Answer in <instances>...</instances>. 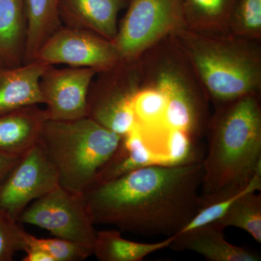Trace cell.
<instances>
[{
  "instance_id": "obj_26",
  "label": "cell",
  "mask_w": 261,
  "mask_h": 261,
  "mask_svg": "<svg viewBox=\"0 0 261 261\" xmlns=\"http://www.w3.org/2000/svg\"><path fill=\"white\" fill-rule=\"evenodd\" d=\"M27 234L21 224L0 208V261L13 260L17 252H25Z\"/></svg>"
},
{
  "instance_id": "obj_5",
  "label": "cell",
  "mask_w": 261,
  "mask_h": 261,
  "mask_svg": "<svg viewBox=\"0 0 261 261\" xmlns=\"http://www.w3.org/2000/svg\"><path fill=\"white\" fill-rule=\"evenodd\" d=\"M113 43L121 62H135L186 29L183 0H130Z\"/></svg>"
},
{
  "instance_id": "obj_15",
  "label": "cell",
  "mask_w": 261,
  "mask_h": 261,
  "mask_svg": "<svg viewBox=\"0 0 261 261\" xmlns=\"http://www.w3.org/2000/svg\"><path fill=\"white\" fill-rule=\"evenodd\" d=\"M49 65L34 61L15 68L0 66V116L44 104L39 82Z\"/></svg>"
},
{
  "instance_id": "obj_21",
  "label": "cell",
  "mask_w": 261,
  "mask_h": 261,
  "mask_svg": "<svg viewBox=\"0 0 261 261\" xmlns=\"http://www.w3.org/2000/svg\"><path fill=\"white\" fill-rule=\"evenodd\" d=\"M28 20V39L25 64L34 61L38 51L49 37L62 27L60 0H23Z\"/></svg>"
},
{
  "instance_id": "obj_9",
  "label": "cell",
  "mask_w": 261,
  "mask_h": 261,
  "mask_svg": "<svg viewBox=\"0 0 261 261\" xmlns=\"http://www.w3.org/2000/svg\"><path fill=\"white\" fill-rule=\"evenodd\" d=\"M34 61L92 68L97 73L111 69L121 62L112 41L94 32L63 25L43 44Z\"/></svg>"
},
{
  "instance_id": "obj_17",
  "label": "cell",
  "mask_w": 261,
  "mask_h": 261,
  "mask_svg": "<svg viewBox=\"0 0 261 261\" xmlns=\"http://www.w3.org/2000/svg\"><path fill=\"white\" fill-rule=\"evenodd\" d=\"M28 20L23 0H0V66L25 64Z\"/></svg>"
},
{
  "instance_id": "obj_4",
  "label": "cell",
  "mask_w": 261,
  "mask_h": 261,
  "mask_svg": "<svg viewBox=\"0 0 261 261\" xmlns=\"http://www.w3.org/2000/svg\"><path fill=\"white\" fill-rule=\"evenodd\" d=\"M122 136L88 117L47 120L37 144L58 174L60 187L83 194L113 155Z\"/></svg>"
},
{
  "instance_id": "obj_1",
  "label": "cell",
  "mask_w": 261,
  "mask_h": 261,
  "mask_svg": "<svg viewBox=\"0 0 261 261\" xmlns=\"http://www.w3.org/2000/svg\"><path fill=\"white\" fill-rule=\"evenodd\" d=\"M202 161L152 165L92 185L83 193L94 225L143 236L178 234L203 207Z\"/></svg>"
},
{
  "instance_id": "obj_14",
  "label": "cell",
  "mask_w": 261,
  "mask_h": 261,
  "mask_svg": "<svg viewBox=\"0 0 261 261\" xmlns=\"http://www.w3.org/2000/svg\"><path fill=\"white\" fill-rule=\"evenodd\" d=\"M217 221L181 231L175 235L171 248L190 250L210 261H260L255 252L228 243Z\"/></svg>"
},
{
  "instance_id": "obj_10",
  "label": "cell",
  "mask_w": 261,
  "mask_h": 261,
  "mask_svg": "<svg viewBox=\"0 0 261 261\" xmlns=\"http://www.w3.org/2000/svg\"><path fill=\"white\" fill-rule=\"evenodd\" d=\"M59 186L56 169L37 144L20 158L0 185V208L18 221L33 201Z\"/></svg>"
},
{
  "instance_id": "obj_22",
  "label": "cell",
  "mask_w": 261,
  "mask_h": 261,
  "mask_svg": "<svg viewBox=\"0 0 261 261\" xmlns=\"http://www.w3.org/2000/svg\"><path fill=\"white\" fill-rule=\"evenodd\" d=\"M167 99L164 94L149 85H142L133 100V110L137 123L144 126H164Z\"/></svg>"
},
{
  "instance_id": "obj_27",
  "label": "cell",
  "mask_w": 261,
  "mask_h": 261,
  "mask_svg": "<svg viewBox=\"0 0 261 261\" xmlns=\"http://www.w3.org/2000/svg\"><path fill=\"white\" fill-rule=\"evenodd\" d=\"M21 156L0 152V185Z\"/></svg>"
},
{
  "instance_id": "obj_18",
  "label": "cell",
  "mask_w": 261,
  "mask_h": 261,
  "mask_svg": "<svg viewBox=\"0 0 261 261\" xmlns=\"http://www.w3.org/2000/svg\"><path fill=\"white\" fill-rule=\"evenodd\" d=\"M237 1L183 0L186 29L207 35H230V20Z\"/></svg>"
},
{
  "instance_id": "obj_6",
  "label": "cell",
  "mask_w": 261,
  "mask_h": 261,
  "mask_svg": "<svg viewBox=\"0 0 261 261\" xmlns=\"http://www.w3.org/2000/svg\"><path fill=\"white\" fill-rule=\"evenodd\" d=\"M179 63L170 57L157 58V61L151 63L153 66L151 67L149 73L142 71V83H145L142 85L155 87L167 99L163 119L165 126L185 130L199 141L208 121L206 106L207 97L202 87L197 88L192 84Z\"/></svg>"
},
{
  "instance_id": "obj_3",
  "label": "cell",
  "mask_w": 261,
  "mask_h": 261,
  "mask_svg": "<svg viewBox=\"0 0 261 261\" xmlns=\"http://www.w3.org/2000/svg\"><path fill=\"white\" fill-rule=\"evenodd\" d=\"M216 107L261 90L260 41L185 29L169 37Z\"/></svg>"
},
{
  "instance_id": "obj_7",
  "label": "cell",
  "mask_w": 261,
  "mask_h": 261,
  "mask_svg": "<svg viewBox=\"0 0 261 261\" xmlns=\"http://www.w3.org/2000/svg\"><path fill=\"white\" fill-rule=\"evenodd\" d=\"M142 86L140 61L121 62L99 72L89 87L87 117L121 136L137 124L133 100Z\"/></svg>"
},
{
  "instance_id": "obj_16",
  "label": "cell",
  "mask_w": 261,
  "mask_h": 261,
  "mask_svg": "<svg viewBox=\"0 0 261 261\" xmlns=\"http://www.w3.org/2000/svg\"><path fill=\"white\" fill-rule=\"evenodd\" d=\"M47 120V113L39 105L0 116V152L23 155L37 145Z\"/></svg>"
},
{
  "instance_id": "obj_12",
  "label": "cell",
  "mask_w": 261,
  "mask_h": 261,
  "mask_svg": "<svg viewBox=\"0 0 261 261\" xmlns=\"http://www.w3.org/2000/svg\"><path fill=\"white\" fill-rule=\"evenodd\" d=\"M130 0H60L58 15L62 25L95 33L114 41L118 17Z\"/></svg>"
},
{
  "instance_id": "obj_24",
  "label": "cell",
  "mask_w": 261,
  "mask_h": 261,
  "mask_svg": "<svg viewBox=\"0 0 261 261\" xmlns=\"http://www.w3.org/2000/svg\"><path fill=\"white\" fill-rule=\"evenodd\" d=\"M27 243L28 247H38L47 252L54 261H82L93 255L92 247L56 237L38 238L27 233Z\"/></svg>"
},
{
  "instance_id": "obj_11",
  "label": "cell",
  "mask_w": 261,
  "mask_h": 261,
  "mask_svg": "<svg viewBox=\"0 0 261 261\" xmlns=\"http://www.w3.org/2000/svg\"><path fill=\"white\" fill-rule=\"evenodd\" d=\"M97 73L92 68L49 65L39 82L48 120L70 121L87 117V94Z\"/></svg>"
},
{
  "instance_id": "obj_2",
  "label": "cell",
  "mask_w": 261,
  "mask_h": 261,
  "mask_svg": "<svg viewBox=\"0 0 261 261\" xmlns=\"http://www.w3.org/2000/svg\"><path fill=\"white\" fill-rule=\"evenodd\" d=\"M200 196L204 206L243 192L261 176L260 95L250 94L216 107L206 126Z\"/></svg>"
},
{
  "instance_id": "obj_19",
  "label": "cell",
  "mask_w": 261,
  "mask_h": 261,
  "mask_svg": "<svg viewBox=\"0 0 261 261\" xmlns=\"http://www.w3.org/2000/svg\"><path fill=\"white\" fill-rule=\"evenodd\" d=\"M175 236L155 243H140L122 238L119 230L97 231L93 255L100 261H142L150 254L170 247Z\"/></svg>"
},
{
  "instance_id": "obj_13",
  "label": "cell",
  "mask_w": 261,
  "mask_h": 261,
  "mask_svg": "<svg viewBox=\"0 0 261 261\" xmlns=\"http://www.w3.org/2000/svg\"><path fill=\"white\" fill-rule=\"evenodd\" d=\"M166 161L164 155L150 148L145 128L137 123L130 132L122 136L116 151L98 171L92 185L116 179L145 166H166Z\"/></svg>"
},
{
  "instance_id": "obj_8",
  "label": "cell",
  "mask_w": 261,
  "mask_h": 261,
  "mask_svg": "<svg viewBox=\"0 0 261 261\" xmlns=\"http://www.w3.org/2000/svg\"><path fill=\"white\" fill-rule=\"evenodd\" d=\"M18 221L47 230L56 238L93 249L97 231L83 194L58 187L29 204Z\"/></svg>"
},
{
  "instance_id": "obj_23",
  "label": "cell",
  "mask_w": 261,
  "mask_h": 261,
  "mask_svg": "<svg viewBox=\"0 0 261 261\" xmlns=\"http://www.w3.org/2000/svg\"><path fill=\"white\" fill-rule=\"evenodd\" d=\"M230 35L260 41L261 0H238L229 23Z\"/></svg>"
},
{
  "instance_id": "obj_28",
  "label": "cell",
  "mask_w": 261,
  "mask_h": 261,
  "mask_svg": "<svg viewBox=\"0 0 261 261\" xmlns=\"http://www.w3.org/2000/svg\"><path fill=\"white\" fill-rule=\"evenodd\" d=\"M25 252L27 255L23 261H54L47 252L38 247H28Z\"/></svg>"
},
{
  "instance_id": "obj_25",
  "label": "cell",
  "mask_w": 261,
  "mask_h": 261,
  "mask_svg": "<svg viewBox=\"0 0 261 261\" xmlns=\"http://www.w3.org/2000/svg\"><path fill=\"white\" fill-rule=\"evenodd\" d=\"M197 140L185 130L168 128L166 137V166H176L202 161Z\"/></svg>"
},
{
  "instance_id": "obj_20",
  "label": "cell",
  "mask_w": 261,
  "mask_h": 261,
  "mask_svg": "<svg viewBox=\"0 0 261 261\" xmlns=\"http://www.w3.org/2000/svg\"><path fill=\"white\" fill-rule=\"evenodd\" d=\"M261 176L255 174L247 188L233 201L227 211L218 220L223 227L233 226L248 233L261 243Z\"/></svg>"
}]
</instances>
